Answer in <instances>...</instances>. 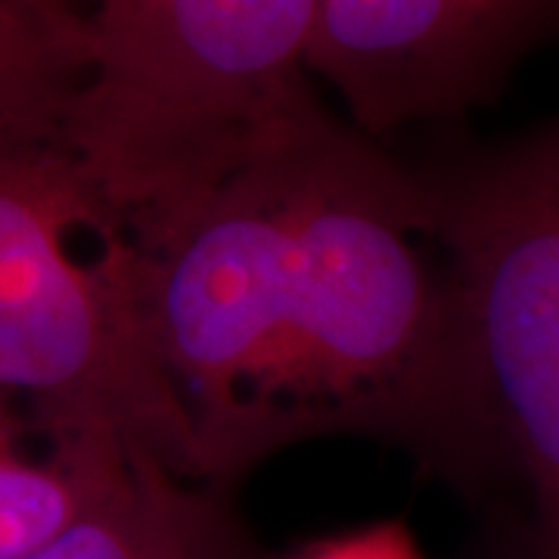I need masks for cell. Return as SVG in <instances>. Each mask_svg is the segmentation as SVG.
I'll return each mask as SVG.
<instances>
[{
  "label": "cell",
  "instance_id": "cell-1",
  "mask_svg": "<svg viewBox=\"0 0 559 559\" xmlns=\"http://www.w3.org/2000/svg\"><path fill=\"white\" fill-rule=\"evenodd\" d=\"M124 224L205 488L326 436L441 476L503 454L417 171L326 109Z\"/></svg>",
  "mask_w": 559,
  "mask_h": 559
},
{
  "label": "cell",
  "instance_id": "cell-7",
  "mask_svg": "<svg viewBox=\"0 0 559 559\" xmlns=\"http://www.w3.org/2000/svg\"><path fill=\"white\" fill-rule=\"evenodd\" d=\"M91 69V22L75 0H0V143L62 140Z\"/></svg>",
  "mask_w": 559,
  "mask_h": 559
},
{
  "label": "cell",
  "instance_id": "cell-8",
  "mask_svg": "<svg viewBox=\"0 0 559 559\" xmlns=\"http://www.w3.org/2000/svg\"><path fill=\"white\" fill-rule=\"evenodd\" d=\"M134 463L106 451L50 448L44 460L22 454L0 411V559L20 557L79 513L103 481Z\"/></svg>",
  "mask_w": 559,
  "mask_h": 559
},
{
  "label": "cell",
  "instance_id": "cell-4",
  "mask_svg": "<svg viewBox=\"0 0 559 559\" xmlns=\"http://www.w3.org/2000/svg\"><path fill=\"white\" fill-rule=\"evenodd\" d=\"M417 178L503 454L559 559V116Z\"/></svg>",
  "mask_w": 559,
  "mask_h": 559
},
{
  "label": "cell",
  "instance_id": "cell-3",
  "mask_svg": "<svg viewBox=\"0 0 559 559\" xmlns=\"http://www.w3.org/2000/svg\"><path fill=\"white\" fill-rule=\"evenodd\" d=\"M62 143L121 218L221 178L320 112L314 0H94Z\"/></svg>",
  "mask_w": 559,
  "mask_h": 559
},
{
  "label": "cell",
  "instance_id": "cell-2",
  "mask_svg": "<svg viewBox=\"0 0 559 559\" xmlns=\"http://www.w3.org/2000/svg\"><path fill=\"white\" fill-rule=\"evenodd\" d=\"M0 395L28 401L53 448L202 485L146 342L128 224L62 140L0 143Z\"/></svg>",
  "mask_w": 559,
  "mask_h": 559
},
{
  "label": "cell",
  "instance_id": "cell-5",
  "mask_svg": "<svg viewBox=\"0 0 559 559\" xmlns=\"http://www.w3.org/2000/svg\"><path fill=\"white\" fill-rule=\"evenodd\" d=\"M559 44V0H314L308 72L377 140L491 106Z\"/></svg>",
  "mask_w": 559,
  "mask_h": 559
},
{
  "label": "cell",
  "instance_id": "cell-10",
  "mask_svg": "<svg viewBox=\"0 0 559 559\" xmlns=\"http://www.w3.org/2000/svg\"><path fill=\"white\" fill-rule=\"evenodd\" d=\"M91 3H94V0H91Z\"/></svg>",
  "mask_w": 559,
  "mask_h": 559
},
{
  "label": "cell",
  "instance_id": "cell-9",
  "mask_svg": "<svg viewBox=\"0 0 559 559\" xmlns=\"http://www.w3.org/2000/svg\"><path fill=\"white\" fill-rule=\"evenodd\" d=\"M296 559H423V554L401 522H377L352 535L323 540Z\"/></svg>",
  "mask_w": 559,
  "mask_h": 559
},
{
  "label": "cell",
  "instance_id": "cell-6",
  "mask_svg": "<svg viewBox=\"0 0 559 559\" xmlns=\"http://www.w3.org/2000/svg\"><path fill=\"white\" fill-rule=\"evenodd\" d=\"M10 559H237V550L212 488L128 466L57 535Z\"/></svg>",
  "mask_w": 559,
  "mask_h": 559
}]
</instances>
